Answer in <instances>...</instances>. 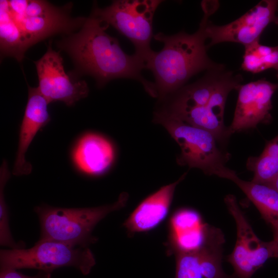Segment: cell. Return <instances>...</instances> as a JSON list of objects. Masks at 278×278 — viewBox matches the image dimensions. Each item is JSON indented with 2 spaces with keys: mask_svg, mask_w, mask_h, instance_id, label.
Listing matches in <instances>:
<instances>
[{
  "mask_svg": "<svg viewBox=\"0 0 278 278\" xmlns=\"http://www.w3.org/2000/svg\"><path fill=\"white\" fill-rule=\"evenodd\" d=\"M109 27L90 15L80 30L57 41L56 45L72 59L78 74L93 77L102 88L117 78H129L140 82L146 92L157 98L154 82L142 75L144 61L135 54H127L117 39L106 32Z\"/></svg>",
  "mask_w": 278,
  "mask_h": 278,
  "instance_id": "1",
  "label": "cell"
},
{
  "mask_svg": "<svg viewBox=\"0 0 278 278\" xmlns=\"http://www.w3.org/2000/svg\"><path fill=\"white\" fill-rule=\"evenodd\" d=\"M202 8L204 15L195 33L181 31L167 35L158 32L153 36L155 40L163 43V47L159 51H154L145 65L154 76L158 102L186 85L198 73L224 68L210 58L205 44L206 22L218 8L211 3L202 4Z\"/></svg>",
  "mask_w": 278,
  "mask_h": 278,
  "instance_id": "2",
  "label": "cell"
},
{
  "mask_svg": "<svg viewBox=\"0 0 278 278\" xmlns=\"http://www.w3.org/2000/svg\"><path fill=\"white\" fill-rule=\"evenodd\" d=\"M128 198V193L123 192L114 203L97 207L37 206L34 211L40 221V239L88 246L97 240L92 235L96 225L110 213L124 207Z\"/></svg>",
  "mask_w": 278,
  "mask_h": 278,
  "instance_id": "3",
  "label": "cell"
},
{
  "mask_svg": "<svg viewBox=\"0 0 278 278\" xmlns=\"http://www.w3.org/2000/svg\"><path fill=\"white\" fill-rule=\"evenodd\" d=\"M1 270L31 268L51 273L54 270L73 267L88 274L95 264L88 246L52 239H42L29 249L1 250Z\"/></svg>",
  "mask_w": 278,
  "mask_h": 278,
  "instance_id": "4",
  "label": "cell"
},
{
  "mask_svg": "<svg viewBox=\"0 0 278 278\" xmlns=\"http://www.w3.org/2000/svg\"><path fill=\"white\" fill-rule=\"evenodd\" d=\"M153 121L162 125L177 142L181 152L177 163L201 170L207 175L226 179L231 169L225 166L228 159L218 146L211 132L176 119L153 113Z\"/></svg>",
  "mask_w": 278,
  "mask_h": 278,
  "instance_id": "5",
  "label": "cell"
},
{
  "mask_svg": "<svg viewBox=\"0 0 278 278\" xmlns=\"http://www.w3.org/2000/svg\"><path fill=\"white\" fill-rule=\"evenodd\" d=\"M160 0H116L105 8L94 3L91 15L112 26L133 44L135 53L145 64L154 51L150 43L155 11ZM146 66V65H145Z\"/></svg>",
  "mask_w": 278,
  "mask_h": 278,
  "instance_id": "6",
  "label": "cell"
},
{
  "mask_svg": "<svg viewBox=\"0 0 278 278\" xmlns=\"http://www.w3.org/2000/svg\"><path fill=\"white\" fill-rule=\"evenodd\" d=\"M224 201L237 228L236 244L227 260L236 278H251L268 259L274 257L272 241L264 242L257 237L234 195H227Z\"/></svg>",
  "mask_w": 278,
  "mask_h": 278,
  "instance_id": "7",
  "label": "cell"
},
{
  "mask_svg": "<svg viewBox=\"0 0 278 278\" xmlns=\"http://www.w3.org/2000/svg\"><path fill=\"white\" fill-rule=\"evenodd\" d=\"M271 23L278 25V1L263 0L235 21L221 26L208 20L205 27L209 48L223 42H234L245 46L259 40L265 29Z\"/></svg>",
  "mask_w": 278,
  "mask_h": 278,
  "instance_id": "8",
  "label": "cell"
},
{
  "mask_svg": "<svg viewBox=\"0 0 278 278\" xmlns=\"http://www.w3.org/2000/svg\"><path fill=\"white\" fill-rule=\"evenodd\" d=\"M59 51L53 49L50 41L46 53L34 62L38 77L37 88L49 103L61 101L72 106L88 96L89 89L84 80L66 73Z\"/></svg>",
  "mask_w": 278,
  "mask_h": 278,
  "instance_id": "9",
  "label": "cell"
},
{
  "mask_svg": "<svg viewBox=\"0 0 278 278\" xmlns=\"http://www.w3.org/2000/svg\"><path fill=\"white\" fill-rule=\"evenodd\" d=\"M278 89V83L265 79L241 85L234 117L228 127L229 137L236 132L255 128L259 124H267L271 120L272 98Z\"/></svg>",
  "mask_w": 278,
  "mask_h": 278,
  "instance_id": "10",
  "label": "cell"
},
{
  "mask_svg": "<svg viewBox=\"0 0 278 278\" xmlns=\"http://www.w3.org/2000/svg\"><path fill=\"white\" fill-rule=\"evenodd\" d=\"M224 242L222 231L210 226L206 239L199 248L175 254V278H236L227 275L222 269Z\"/></svg>",
  "mask_w": 278,
  "mask_h": 278,
  "instance_id": "11",
  "label": "cell"
},
{
  "mask_svg": "<svg viewBox=\"0 0 278 278\" xmlns=\"http://www.w3.org/2000/svg\"><path fill=\"white\" fill-rule=\"evenodd\" d=\"M72 8L71 3L60 7L51 4L44 13L34 16L13 15L10 12L30 47L52 36L69 35L81 28L86 18H72Z\"/></svg>",
  "mask_w": 278,
  "mask_h": 278,
  "instance_id": "12",
  "label": "cell"
},
{
  "mask_svg": "<svg viewBox=\"0 0 278 278\" xmlns=\"http://www.w3.org/2000/svg\"><path fill=\"white\" fill-rule=\"evenodd\" d=\"M242 80L241 75H234L232 72L226 71L207 106L191 112L178 120L211 132L219 142L225 140L229 137L228 127L223 121L227 98L231 91L238 90Z\"/></svg>",
  "mask_w": 278,
  "mask_h": 278,
  "instance_id": "13",
  "label": "cell"
},
{
  "mask_svg": "<svg viewBox=\"0 0 278 278\" xmlns=\"http://www.w3.org/2000/svg\"><path fill=\"white\" fill-rule=\"evenodd\" d=\"M28 100L20 126L18 147L12 170L16 176L27 175L32 170L31 164L25 158L26 153L37 132L50 120L47 100L37 87L28 85Z\"/></svg>",
  "mask_w": 278,
  "mask_h": 278,
  "instance_id": "14",
  "label": "cell"
},
{
  "mask_svg": "<svg viewBox=\"0 0 278 278\" xmlns=\"http://www.w3.org/2000/svg\"><path fill=\"white\" fill-rule=\"evenodd\" d=\"M210 225L195 210L181 208L171 216L167 241L168 254H176L199 248L207 237Z\"/></svg>",
  "mask_w": 278,
  "mask_h": 278,
  "instance_id": "15",
  "label": "cell"
},
{
  "mask_svg": "<svg viewBox=\"0 0 278 278\" xmlns=\"http://www.w3.org/2000/svg\"><path fill=\"white\" fill-rule=\"evenodd\" d=\"M161 187L144 199L123 223L129 234L145 232L157 228L167 217L177 185L185 178Z\"/></svg>",
  "mask_w": 278,
  "mask_h": 278,
  "instance_id": "16",
  "label": "cell"
},
{
  "mask_svg": "<svg viewBox=\"0 0 278 278\" xmlns=\"http://www.w3.org/2000/svg\"><path fill=\"white\" fill-rule=\"evenodd\" d=\"M72 158L76 167L81 172L98 176L112 166L115 150L112 142L105 136L89 132L78 140L73 150Z\"/></svg>",
  "mask_w": 278,
  "mask_h": 278,
  "instance_id": "17",
  "label": "cell"
},
{
  "mask_svg": "<svg viewBox=\"0 0 278 278\" xmlns=\"http://www.w3.org/2000/svg\"><path fill=\"white\" fill-rule=\"evenodd\" d=\"M29 48L27 41L11 14L7 0L0 1V49L1 59L14 58L18 62L24 58Z\"/></svg>",
  "mask_w": 278,
  "mask_h": 278,
  "instance_id": "18",
  "label": "cell"
},
{
  "mask_svg": "<svg viewBox=\"0 0 278 278\" xmlns=\"http://www.w3.org/2000/svg\"><path fill=\"white\" fill-rule=\"evenodd\" d=\"M229 180L245 194L266 221L270 224L278 220V192L271 186L242 180L236 172Z\"/></svg>",
  "mask_w": 278,
  "mask_h": 278,
  "instance_id": "19",
  "label": "cell"
},
{
  "mask_svg": "<svg viewBox=\"0 0 278 278\" xmlns=\"http://www.w3.org/2000/svg\"><path fill=\"white\" fill-rule=\"evenodd\" d=\"M246 167L253 172L252 181L268 184L273 180L278 174V134L267 142L259 156L248 159Z\"/></svg>",
  "mask_w": 278,
  "mask_h": 278,
  "instance_id": "20",
  "label": "cell"
},
{
  "mask_svg": "<svg viewBox=\"0 0 278 278\" xmlns=\"http://www.w3.org/2000/svg\"><path fill=\"white\" fill-rule=\"evenodd\" d=\"M241 69L253 74L268 69L276 71L278 78V45L269 46L260 44L259 40L245 46Z\"/></svg>",
  "mask_w": 278,
  "mask_h": 278,
  "instance_id": "21",
  "label": "cell"
},
{
  "mask_svg": "<svg viewBox=\"0 0 278 278\" xmlns=\"http://www.w3.org/2000/svg\"><path fill=\"white\" fill-rule=\"evenodd\" d=\"M10 177L8 164L4 160L0 169V244L11 249L22 248V245L16 243L12 237L8 221V213L4 198V187Z\"/></svg>",
  "mask_w": 278,
  "mask_h": 278,
  "instance_id": "22",
  "label": "cell"
},
{
  "mask_svg": "<svg viewBox=\"0 0 278 278\" xmlns=\"http://www.w3.org/2000/svg\"><path fill=\"white\" fill-rule=\"evenodd\" d=\"M0 278H51V273L40 271L34 276H28L15 271L14 269L1 270Z\"/></svg>",
  "mask_w": 278,
  "mask_h": 278,
  "instance_id": "23",
  "label": "cell"
},
{
  "mask_svg": "<svg viewBox=\"0 0 278 278\" xmlns=\"http://www.w3.org/2000/svg\"><path fill=\"white\" fill-rule=\"evenodd\" d=\"M270 224L274 233V238L272 241L274 251V257L278 258V220L272 222Z\"/></svg>",
  "mask_w": 278,
  "mask_h": 278,
  "instance_id": "24",
  "label": "cell"
},
{
  "mask_svg": "<svg viewBox=\"0 0 278 278\" xmlns=\"http://www.w3.org/2000/svg\"><path fill=\"white\" fill-rule=\"evenodd\" d=\"M268 184L271 186L274 189H275L278 192V174L273 179V180L270 183Z\"/></svg>",
  "mask_w": 278,
  "mask_h": 278,
  "instance_id": "25",
  "label": "cell"
}]
</instances>
